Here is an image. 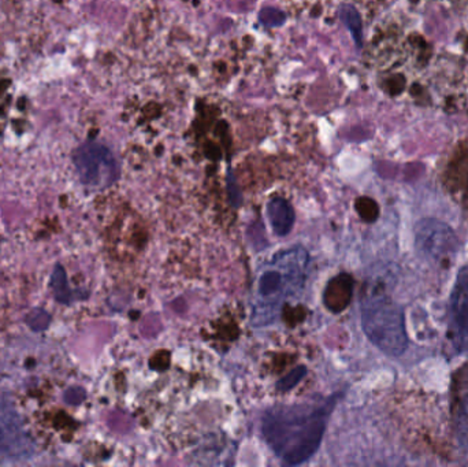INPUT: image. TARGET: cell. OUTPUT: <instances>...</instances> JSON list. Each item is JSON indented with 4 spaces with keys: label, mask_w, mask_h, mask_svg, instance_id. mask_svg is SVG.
<instances>
[{
    "label": "cell",
    "mask_w": 468,
    "mask_h": 467,
    "mask_svg": "<svg viewBox=\"0 0 468 467\" xmlns=\"http://www.w3.org/2000/svg\"><path fill=\"white\" fill-rule=\"evenodd\" d=\"M330 411L332 400L318 406H275L261 421L264 440L286 465H302L318 451Z\"/></svg>",
    "instance_id": "cell-1"
},
{
    "label": "cell",
    "mask_w": 468,
    "mask_h": 467,
    "mask_svg": "<svg viewBox=\"0 0 468 467\" xmlns=\"http://www.w3.org/2000/svg\"><path fill=\"white\" fill-rule=\"evenodd\" d=\"M308 260V252L296 247L280 252L267 263L258 277L253 324L272 323L283 301L302 290Z\"/></svg>",
    "instance_id": "cell-2"
},
{
    "label": "cell",
    "mask_w": 468,
    "mask_h": 467,
    "mask_svg": "<svg viewBox=\"0 0 468 467\" xmlns=\"http://www.w3.org/2000/svg\"><path fill=\"white\" fill-rule=\"evenodd\" d=\"M362 326L366 336L382 353L400 356L409 345L404 313L384 293H373L362 302Z\"/></svg>",
    "instance_id": "cell-3"
},
{
    "label": "cell",
    "mask_w": 468,
    "mask_h": 467,
    "mask_svg": "<svg viewBox=\"0 0 468 467\" xmlns=\"http://www.w3.org/2000/svg\"><path fill=\"white\" fill-rule=\"evenodd\" d=\"M73 161L77 175L84 186L103 189L117 181V161L106 145L95 142L85 143L77 148Z\"/></svg>",
    "instance_id": "cell-4"
},
{
    "label": "cell",
    "mask_w": 468,
    "mask_h": 467,
    "mask_svg": "<svg viewBox=\"0 0 468 467\" xmlns=\"http://www.w3.org/2000/svg\"><path fill=\"white\" fill-rule=\"evenodd\" d=\"M415 243L428 260L447 263L458 251L459 241L450 225L439 219L426 218L415 228Z\"/></svg>",
    "instance_id": "cell-5"
},
{
    "label": "cell",
    "mask_w": 468,
    "mask_h": 467,
    "mask_svg": "<svg viewBox=\"0 0 468 467\" xmlns=\"http://www.w3.org/2000/svg\"><path fill=\"white\" fill-rule=\"evenodd\" d=\"M32 455V441L27 438L21 417L5 392L0 391V458L24 460Z\"/></svg>",
    "instance_id": "cell-6"
},
{
    "label": "cell",
    "mask_w": 468,
    "mask_h": 467,
    "mask_svg": "<svg viewBox=\"0 0 468 467\" xmlns=\"http://www.w3.org/2000/svg\"><path fill=\"white\" fill-rule=\"evenodd\" d=\"M450 342L458 353L468 351V266L459 271L451 296Z\"/></svg>",
    "instance_id": "cell-7"
},
{
    "label": "cell",
    "mask_w": 468,
    "mask_h": 467,
    "mask_svg": "<svg viewBox=\"0 0 468 467\" xmlns=\"http://www.w3.org/2000/svg\"><path fill=\"white\" fill-rule=\"evenodd\" d=\"M354 295V280L349 274L341 273L330 280L324 292V303L330 312L338 314L351 303Z\"/></svg>",
    "instance_id": "cell-8"
},
{
    "label": "cell",
    "mask_w": 468,
    "mask_h": 467,
    "mask_svg": "<svg viewBox=\"0 0 468 467\" xmlns=\"http://www.w3.org/2000/svg\"><path fill=\"white\" fill-rule=\"evenodd\" d=\"M267 218L275 235L283 238L289 235L294 225V210L288 200L281 196L272 197L266 206Z\"/></svg>",
    "instance_id": "cell-9"
},
{
    "label": "cell",
    "mask_w": 468,
    "mask_h": 467,
    "mask_svg": "<svg viewBox=\"0 0 468 467\" xmlns=\"http://www.w3.org/2000/svg\"><path fill=\"white\" fill-rule=\"evenodd\" d=\"M340 18L344 22L349 32H351L352 37H354L355 43H356L357 48H362L363 46V27L362 18H360L359 11L351 5H343L340 7Z\"/></svg>",
    "instance_id": "cell-10"
},
{
    "label": "cell",
    "mask_w": 468,
    "mask_h": 467,
    "mask_svg": "<svg viewBox=\"0 0 468 467\" xmlns=\"http://www.w3.org/2000/svg\"><path fill=\"white\" fill-rule=\"evenodd\" d=\"M51 288L54 298L59 303L68 304L73 301V291L70 290V285H69L66 271L60 265L55 266L54 271H52Z\"/></svg>",
    "instance_id": "cell-11"
},
{
    "label": "cell",
    "mask_w": 468,
    "mask_h": 467,
    "mask_svg": "<svg viewBox=\"0 0 468 467\" xmlns=\"http://www.w3.org/2000/svg\"><path fill=\"white\" fill-rule=\"evenodd\" d=\"M456 430L459 440L468 449V391L462 397L456 410Z\"/></svg>",
    "instance_id": "cell-12"
},
{
    "label": "cell",
    "mask_w": 468,
    "mask_h": 467,
    "mask_svg": "<svg viewBox=\"0 0 468 467\" xmlns=\"http://www.w3.org/2000/svg\"><path fill=\"white\" fill-rule=\"evenodd\" d=\"M307 376V367L297 366L277 383V391L288 392Z\"/></svg>",
    "instance_id": "cell-13"
},
{
    "label": "cell",
    "mask_w": 468,
    "mask_h": 467,
    "mask_svg": "<svg viewBox=\"0 0 468 467\" xmlns=\"http://www.w3.org/2000/svg\"><path fill=\"white\" fill-rule=\"evenodd\" d=\"M49 323H51V315L43 309H33L27 315V326L35 332L46 331L48 328Z\"/></svg>",
    "instance_id": "cell-14"
},
{
    "label": "cell",
    "mask_w": 468,
    "mask_h": 467,
    "mask_svg": "<svg viewBox=\"0 0 468 467\" xmlns=\"http://www.w3.org/2000/svg\"><path fill=\"white\" fill-rule=\"evenodd\" d=\"M286 16L282 11L274 7H264L259 13V21L267 27H277L285 22Z\"/></svg>",
    "instance_id": "cell-15"
},
{
    "label": "cell",
    "mask_w": 468,
    "mask_h": 467,
    "mask_svg": "<svg viewBox=\"0 0 468 467\" xmlns=\"http://www.w3.org/2000/svg\"><path fill=\"white\" fill-rule=\"evenodd\" d=\"M356 210L365 221H376L378 217V206L370 197H360L356 202Z\"/></svg>",
    "instance_id": "cell-16"
},
{
    "label": "cell",
    "mask_w": 468,
    "mask_h": 467,
    "mask_svg": "<svg viewBox=\"0 0 468 467\" xmlns=\"http://www.w3.org/2000/svg\"><path fill=\"white\" fill-rule=\"evenodd\" d=\"M85 399V391L82 388H69L65 392V400L69 405H80Z\"/></svg>",
    "instance_id": "cell-17"
}]
</instances>
